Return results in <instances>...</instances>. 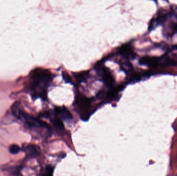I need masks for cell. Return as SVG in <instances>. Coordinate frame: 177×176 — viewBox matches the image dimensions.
I'll use <instances>...</instances> for the list:
<instances>
[{
	"mask_svg": "<svg viewBox=\"0 0 177 176\" xmlns=\"http://www.w3.org/2000/svg\"><path fill=\"white\" fill-rule=\"evenodd\" d=\"M30 78L33 97L46 99V88L52 78L50 72L45 69L36 68L32 71Z\"/></svg>",
	"mask_w": 177,
	"mask_h": 176,
	"instance_id": "obj_1",
	"label": "cell"
},
{
	"mask_svg": "<svg viewBox=\"0 0 177 176\" xmlns=\"http://www.w3.org/2000/svg\"><path fill=\"white\" fill-rule=\"evenodd\" d=\"M18 119L24 121L29 127L32 129H46L51 134V128L49 125H48V124L39 119L36 118L35 117L27 115V114L24 113L23 111L21 112Z\"/></svg>",
	"mask_w": 177,
	"mask_h": 176,
	"instance_id": "obj_2",
	"label": "cell"
},
{
	"mask_svg": "<svg viewBox=\"0 0 177 176\" xmlns=\"http://www.w3.org/2000/svg\"><path fill=\"white\" fill-rule=\"evenodd\" d=\"M96 70L99 75L102 78L106 84L109 86H112L114 83V80L110 70L107 68L101 65H99L96 67Z\"/></svg>",
	"mask_w": 177,
	"mask_h": 176,
	"instance_id": "obj_3",
	"label": "cell"
},
{
	"mask_svg": "<svg viewBox=\"0 0 177 176\" xmlns=\"http://www.w3.org/2000/svg\"><path fill=\"white\" fill-rule=\"evenodd\" d=\"M117 53L125 59H134L136 56L133 46L130 43L121 46L117 50Z\"/></svg>",
	"mask_w": 177,
	"mask_h": 176,
	"instance_id": "obj_4",
	"label": "cell"
},
{
	"mask_svg": "<svg viewBox=\"0 0 177 176\" xmlns=\"http://www.w3.org/2000/svg\"><path fill=\"white\" fill-rule=\"evenodd\" d=\"M163 59H161L160 58L157 57H152V56H144L140 58L139 60V64L141 65L150 67H157L160 64L161 62H162L163 65Z\"/></svg>",
	"mask_w": 177,
	"mask_h": 176,
	"instance_id": "obj_5",
	"label": "cell"
},
{
	"mask_svg": "<svg viewBox=\"0 0 177 176\" xmlns=\"http://www.w3.org/2000/svg\"><path fill=\"white\" fill-rule=\"evenodd\" d=\"M26 155L29 158L36 157L41 153V149L39 146L36 145L29 144L23 148Z\"/></svg>",
	"mask_w": 177,
	"mask_h": 176,
	"instance_id": "obj_6",
	"label": "cell"
},
{
	"mask_svg": "<svg viewBox=\"0 0 177 176\" xmlns=\"http://www.w3.org/2000/svg\"><path fill=\"white\" fill-rule=\"evenodd\" d=\"M55 111L56 115H59L64 120L70 121L73 119L72 114L66 107H56Z\"/></svg>",
	"mask_w": 177,
	"mask_h": 176,
	"instance_id": "obj_7",
	"label": "cell"
},
{
	"mask_svg": "<svg viewBox=\"0 0 177 176\" xmlns=\"http://www.w3.org/2000/svg\"><path fill=\"white\" fill-rule=\"evenodd\" d=\"M167 15L165 13L158 14L154 19H153L150 22L149 24V30H151L155 28L157 26H159L163 23L164 21L167 19Z\"/></svg>",
	"mask_w": 177,
	"mask_h": 176,
	"instance_id": "obj_8",
	"label": "cell"
},
{
	"mask_svg": "<svg viewBox=\"0 0 177 176\" xmlns=\"http://www.w3.org/2000/svg\"><path fill=\"white\" fill-rule=\"evenodd\" d=\"M88 76V72H81L76 73L74 74L75 78L78 82L84 81Z\"/></svg>",
	"mask_w": 177,
	"mask_h": 176,
	"instance_id": "obj_9",
	"label": "cell"
},
{
	"mask_svg": "<svg viewBox=\"0 0 177 176\" xmlns=\"http://www.w3.org/2000/svg\"><path fill=\"white\" fill-rule=\"evenodd\" d=\"M51 121L54 125L60 130H64V126L61 120L58 118L51 119Z\"/></svg>",
	"mask_w": 177,
	"mask_h": 176,
	"instance_id": "obj_10",
	"label": "cell"
},
{
	"mask_svg": "<svg viewBox=\"0 0 177 176\" xmlns=\"http://www.w3.org/2000/svg\"><path fill=\"white\" fill-rule=\"evenodd\" d=\"M20 150V148L19 147V146L16 144H13L12 145L10 146L9 147V151L12 154H17L19 153Z\"/></svg>",
	"mask_w": 177,
	"mask_h": 176,
	"instance_id": "obj_11",
	"label": "cell"
},
{
	"mask_svg": "<svg viewBox=\"0 0 177 176\" xmlns=\"http://www.w3.org/2000/svg\"><path fill=\"white\" fill-rule=\"evenodd\" d=\"M62 76H63V79L65 82L68 83H72V79L70 78V76L66 71L62 72Z\"/></svg>",
	"mask_w": 177,
	"mask_h": 176,
	"instance_id": "obj_12",
	"label": "cell"
},
{
	"mask_svg": "<svg viewBox=\"0 0 177 176\" xmlns=\"http://www.w3.org/2000/svg\"><path fill=\"white\" fill-rule=\"evenodd\" d=\"M53 171H54V169L52 166L48 165L46 167L45 169V174L46 175H52L53 173Z\"/></svg>",
	"mask_w": 177,
	"mask_h": 176,
	"instance_id": "obj_13",
	"label": "cell"
},
{
	"mask_svg": "<svg viewBox=\"0 0 177 176\" xmlns=\"http://www.w3.org/2000/svg\"><path fill=\"white\" fill-rule=\"evenodd\" d=\"M175 48H176V49H177V46H176V47H175Z\"/></svg>",
	"mask_w": 177,
	"mask_h": 176,
	"instance_id": "obj_14",
	"label": "cell"
},
{
	"mask_svg": "<svg viewBox=\"0 0 177 176\" xmlns=\"http://www.w3.org/2000/svg\"><path fill=\"white\" fill-rule=\"evenodd\" d=\"M153 1H157V0H153Z\"/></svg>",
	"mask_w": 177,
	"mask_h": 176,
	"instance_id": "obj_15",
	"label": "cell"
}]
</instances>
